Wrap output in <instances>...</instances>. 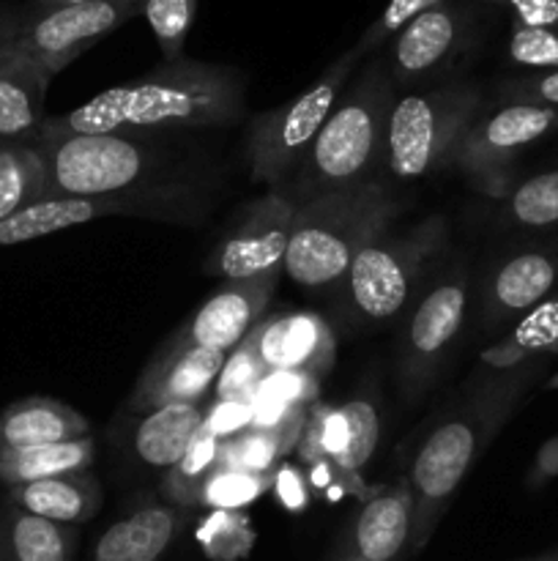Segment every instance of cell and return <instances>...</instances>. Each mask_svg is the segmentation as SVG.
Listing matches in <instances>:
<instances>
[{
  "instance_id": "obj_1",
  "label": "cell",
  "mask_w": 558,
  "mask_h": 561,
  "mask_svg": "<svg viewBox=\"0 0 558 561\" xmlns=\"http://www.w3.org/2000/svg\"><path fill=\"white\" fill-rule=\"evenodd\" d=\"M244 115V77L230 66L181 58L96 93L71 113L44 118L36 140L71 135L159 137L222 129Z\"/></svg>"
},
{
  "instance_id": "obj_2",
  "label": "cell",
  "mask_w": 558,
  "mask_h": 561,
  "mask_svg": "<svg viewBox=\"0 0 558 561\" xmlns=\"http://www.w3.org/2000/svg\"><path fill=\"white\" fill-rule=\"evenodd\" d=\"M383 53H375L345 85L304 162L295 170V206L310 197L372 181L386 151L388 115L397 102Z\"/></svg>"
},
{
  "instance_id": "obj_3",
  "label": "cell",
  "mask_w": 558,
  "mask_h": 561,
  "mask_svg": "<svg viewBox=\"0 0 558 561\" xmlns=\"http://www.w3.org/2000/svg\"><path fill=\"white\" fill-rule=\"evenodd\" d=\"M512 398L514 392L507 383H479L443 411L419 442L405 480L414 496V551H421L435 535L470 466L509 414Z\"/></svg>"
},
{
  "instance_id": "obj_4",
  "label": "cell",
  "mask_w": 558,
  "mask_h": 561,
  "mask_svg": "<svg viewBox=\"0 0 558 561\" xmlns=\"http://www.w3.org/2000/svg\"><path fill=\"white\" fill-rule=\"evenodd\" d=\"M394 214L397 203L392 192L375 179L299 203L284 272L295 285L310 290L342 285L361 247L383 233Z\"/></svg>"
},
{
  "instance_id": "obj_5",
  "label": "cell",
  "mask_w": 558,
  "mask_h": 561,
  "mask_svg": "<svg viewBox=\"0 0 558 561\" xmlns=\"http://www.w3.org/2000/svg\"><path fill=\"white\" fill-rule=\"evenodd\" d=\"M47 197H109L159 186L170 146L159 137L71 135L36 140Z\"/></svg>"
},
{
  "instance_id": "obj_6",
  "label": "cell",
  "mask_w": 558,
  "mask_h": 561,
  "mask_svg": "<svg viewBox=\"0 0 558 561\" xmlns=\"http://www.w3.org/2000/svg\"><path fill=\"white\" fill-rule=\"evenodd\" d=\"M479 110V91L468 82L397 93L383 151L392 179L419 181L449 168L460 135Z\"/></svg>"
},
{
  "instance_id": "obj_7",
  "label": "cell",
  "mask_w": 558,
  "mask_h": 561,
  "mask_svg": "<svg viewBox=\"0 0 558 561\" xmlns=\"http://www.w3.org/2000/svg\"><path fill=\"white\" fill-rule=\"evenodd\" d=\"M446 244V222L425 219L408 230H383L350 263L342 279L348 307L361 323L394 321L408 307L432 257Z\"/></svg>"
},
{
  "instance_id": "obj_8",
  "label": "cell",
  "mask_w": 558,
  "mask_h": 561,
  "mask_svg": "<svg viewBox=\"0 0 558 561\" xmlns=\"http://www.w3.org/2000/svg\"><path fill=\"white\" fill-rule=\"evenodd\" d=\"M359 60L361 55L348 49L304 93L290 99L282 107L255 115L246 131V159H249L252 179L263 184H279L299 170L317 131L337 107Z\"/></svg>"
},
{
  "instance_id": "obj_9",
  "label": "cell",
  "mask_w": 558,
  "mask_h": 561,
  "mask_svg": "<svg viewBox=\"0 0 558 561\" xmlns=\"http://www.w3.org/2000/svg\"><path fill=\"white\" fill-rule=\"evenodd\" d=\"M468 307V274L463 263L449 268L416 301L399 340V392L416 403L441 373L454 340L460 337Z\"/></svg>"
},
{
  "instance_id": "obj_10",
  "label": "cell",
  "mask_w": 558,
  "mask_h": 561,
  "mask_svg": "<svg viewBox=\"0 0 558 561\" xmlns=\"http://www.w3.org/2000/svg\"><path fill=\"white\" fill-rule=\"evenodd\" d=\"M479 5L481 0H443L410 20L386 44L383 58L397 91L427 88L457 66L476 38Z\"/></svg>"
},
{
  "instance_id": "obj_11",
  "label": "cell",
  "mask_w": 558,
  "mask_h": 561,
  "mask_svg": "<svg viewBox=\"0 0 558 561\" xmlns=\"http://www.w3.org/2000/svg\"><path fill=\"white\" fill-rule=\"evenodd\" d=\"M191 201L195 195L178 184L151 186V190L109 197H47V201L33 203L0 222V247L25 244V241L74 228V225L115 217V214L178 222V219H189Z\"/></svg>"
},
{
  "instance_id": "obj_12",
  "label": "cell",
  "mask_w": 558,
  "mask_h": 561,
  "mask_svg": "<svg viewBox=\"0 0 558 561\" xmlns=\"http://www.w3.org/2000/svg\"><path fill=\"white\" fill-rule=\"evenodd\" d=\"M146 0H91L53 11H25L20 47L58 75L71 60L142 14Z\"/></svg>"
},
{
  "instance_id": "obj_13",
  "label": "cell",
  "mask_w": 558,
  "mask_h": 561,
  "mask_svg": "<svg viewBox=\"0 0 558 561\" xmlns=\"http://www.w3.org/2000/svg\"><path fill=\"white\" fill-rule=\"evenodd\" d=\"M295 201L282 192H268L249 203L239 222L222 236L206 263V272L224 283L255 279L282 272L293 230Z\"/></svg>"
},
{
  "instance_id": "obj_14",
  "label": "cell",
  "mask_w": 558,
  "mask_h": 561,
  "mask_svg": "<svg viewBox=\"0 0 558 561\" xmlns=\"http://www.w3.org/2000/svg\"><path fill=\"white\" fill-rule=\"evenodd\" d=\"M556 126L558 110L545 104L507 102L487 115L476 113L468 129L460 135L449 168L463 170L476 181H492L498 179V170L509 157L545 137Z\"/></svg>"
},
{
  "instance_id": "obj_15",
  "label": "cell",
  "mask_w": 558,
  "mask_h": 561,
  "mask_svg": "<svg viewBox=\"0 0 558 561\" xmlns=\"http://www.w3.org/2000/svg\"><path fill=\"white\" fill-rule=\"evenodd\" d=\"M279 274L271 272L255 279H239V283H222V288L208 296L206 305L191 316L186 327L170 340L191 348H208L230 354L246 340V334L260 323L274 290H277Z\"/></svg>"
},
{
  "instance_id": "obj_16",
  "label": "cell",
  "mask_w": 558,
  "mask_h": 561,
  "mask_svg": "<svg viewBox=\"0 0 558 561\" xmlns=\"http://www.w3.org/2000/svg\"><path fill=\"white\" fill-rule=\"evenodd\" d=\"M381 425L370 400H348L334 409L315 411L306 416L304 433L299 438V455L310 463L328 466L339 474H353L370 463L377 447Z\"/></svg>"
},
{
  "instance_id": "obj_17",
  "label": "cell",
  "mask_w": 558,
  "mask_h": 561,
  "mask_svg": "<svg viewBox=\"0 0 558 561\" xmlns=\"http://www.w3.org/2000/svg\"><path fill=\"white\" fill-rule=\"evenodd\" d=\"M224 359L228 354L222 351L191 348L167 340V345L142 370L126 411L142 414L175 403H200L211 392Z\"/></svg>"
},
{
  "instance_id": "obj_18",
  "label": "cell",
  "mask_w": 558,
  "mask_h": 561,
  "mask_svg": "<svg viewBox=\"0 0 558 561\" xmlns=\"http://www.w3.org/2000/svg\"><path fill=\"white\" fill-rule=\"evenodd\" d=\"M249 343L268 373L295 370L323 378L337 356L332 327L315 312H282L260 321L249 332Z\"/></svg>"
},
{
  "instance_id": "obj_19",
  "label": "cell",
  "mask_w": 558,
  "mask_h": 561,
  "mask_svg": "<svg viewBox=\"0 0 558 561\" xmlns=\"http://www.w3.org/2000/svg\"><path fill=\"white\" fill-rule=\"evenodd\" d=\"M186 510L164 499L146 496L115 518L91 551V561H159L178 540Z\"/></svg>"
},
{
  "instance_id": "obj_20",
  "label": "cell",
  "mask_w": 558,
  "mask_h": 561,
  "mask_svg": "<svg viewBox=\"0 0 558 561\" xmlns=\"http://www.w3.org/2000/svg\"><path fill=\"white\" fill-rule=\"evenodd\" d=\"M414 540V496L408 482L377 493L350 526L348 559L397 561Z\"/></svg>"
},
{
  "instance_id": "obj_21",
  "label": "cell",
  "mask_w": 558,
  "mask_h": 561,
  "mask_svg": "<svg viewBox=\"0 0 558 561\" xmlns=\"http://www.w3.org/2000/svg\"><path fill=\"white\" fill-rule=\"evenodd\" d=\"M5 502L36 518L53 520V524L80 526L88 524L102 510L104 488L96 477L88 471L74 474L49 477V480L25 482V485L3 488Z\"/></svg>"
},
{
  "instance_id": "obj_22",
  "label": "cell",
  "mask_w": 558,
  "mask_h": 561,
  "mask_svg": "<svg viewBox=\"0 0 558 561\" xmlns=\"http://www.w3.org/2000/svg\"><path fill=\"white\" fill-rule=\"evenodd\" d=\"M126 414L135 420L129 431L135 458L148 469H159L164 474L184 458L191 438L197 436L206 420V409L200 403H175L142 411V414H131V411Z\"/></svg>"
},
{
  "instance_id": "obj_23",
  "label": "cell",
  "mask_w": 558,
  "mask_h": 561,
  "mask_svg": "<svg viewBox=\"0 0 558 561\" xmlns=\"http://www.w3.org/2000/svg\"><path fill=\"white\" fill-rule=\"evenodd\" d=\"M53 77L25 49L0 71V142H36Z\"/></svg>"
},
{
  "instance_id": "obj_24",
  "label": "cell",
  "mask_w": 558,
  "mask_h": 561,
  "mask_svg": "<svg viewBox=\"0 0 558 561\" xmlns=\"http://www.w3.org/2000/svg\"><path fill=\"white\" fill-rule=\"evenodd\" d=\"M82 436H91L85 416L53 398H25L0 414V449L42 447Z\"/></svg>"
},
{
  "instance_id": "obj_25",
  "label": "cell",
  "mask_w": 558,
  "mask_h": 561,
  "mask_svg": "<svg viewBox=\"0 0 558 561\" xmlns=\"http://www.w3.org/2000/svg\"><path fill=\"white\" fill-rule=\"evenodd\" d=\"M80 526L53 524L25 510L3 504L0 515V551L3 561H77Z\"/></svg>"
},
{
  "instance_id": "obj_26",
  "label": "cell",
  "mask_w": 558,
  "mask_h": 561,
  "mask_svg": "<svg viewBox=\"0 0 558 561\" xmlns=\"http://www.w3.org/2000/svg\"><path fill=\"white\" fill-rule=\"evenodd\" d=\"M93 458H96L93 436L60 444H42V447L0 449V488L88 471L93 466Z\"/></svg>"
},
{
  "instance_id": "obj_27",
  "label": "cell",
  "mask_w": 558,
  "mask_h": 561,
  "mask_svg": "<svg viewBox=\"0 0 558 561\" xmlns=\"http://www.w3.org/2000/svg\"><path fill=\"white\" fill-rule=\"evenodd\" d=\"M558 268L553 257L542 252L514 255L492 274L487 307L496 312H525L534 310L550 288L556 285Z\"/></svg>"
},
{
  "instance_id": "obj_28",
  "label": "cell",
  "mask_w": 558,
  "mask_h": 561,
  "mask_svg": "<svg viewBox=\"0 0 558 561\" xmlns=\"http://www.w3.org/2000/svg\"><path fill=\"white\" fill-rule=\"evenodd\" d=\"M47 201V164L36 142H0V222Z\"/></svg>"
},
{
  "instance_id": "obj_29",
  "label": "cell",
  "mask_w": 558,
  "mask_h": 561,
  "mask_svg": "<svg viewBox=\"0 0 558 561\" xmlns=\"http://www.w3.org/2000/svg\"><path fill=\"white\" fill-rule=\"evenodd\" d=\"M222 469V438L213 436L206 425L191 438L184 458L164 474L162 499L170 504L189 510L197 507L202 485Z\"/></svg>"
},
{
  "instance_id": "obj_30",
  "label": "cell",
  "mask_w": 558,
  "mask_h": 561,
  "mask_svg": "<svg viewBox=\"0 0 558 561\" xmlns=\"http://www.w3.org/2000/svg\"><path fill=\"white\" fill-rule=\"evenodd\" d=\"M295 444H299V438L284 436V433L249 427V431L222 442V469L274 477L279 458L288 455Z\"/></svg>"
},
{
  "instance_id": "obj_31",
  "label": "cell",
  "mask_w": 558,
  "mask_h": 561,
  "mask_svg": "<svg viewBox=\"0 0 558 561\" xmlns=\"http://www.w3.org/2000/svg\"><path fill=\"white\" fill-rule=\"evenodd\" d=\"M195 14L197 0H146L142 3L140 16H146L148 27L156 36L164 64L184 58V47L191 25H195Z\"/></svg>"
},
{
  "instance_id": "obj_32",
  "label": "cell",
  "mask_w": 558,
  "mask_h": 561,
  "mask_svg": "<svg viewBox=\"0 0 558 561\" xmlns=\"http://www.w3.org/2000/svg\"><path fill=\"white\" fill-rule=\"evenodd\" d=\"M512 219L528 228H545L558 222V170L523 181L509 197Z\"/></svg>"
},
{
  "instance_id": "obj_33",
  "label": "cell",
  "mask_w": 558,
  "mask_h": 561,
  "mask_svg": "<svg viewBox=\"0 0 558 561\" xmlns=\"http://www.w3.org/2000/svg\"><path fill=\"white\" fill-rule=\"evenodd\" d=\"M274 477L263 474H246V471L219 469L211 480L202 485L197 507H213V510H239L260 499L268 491Z\"/></svg>"
},
{
  "instance_id": "obj_34",
  "label": "cell",
  "mask_w": 558,
  "mask_h": 561,
  "mask_svg": "<svg viewBox=\"0 0 558 561\" xmlns=\"http://www.w3.org/2000/svg\"><path fill=\"white\" fill-rule=\"evenodd\" d=\"M266 367L257 359L255 348L249 343V334H246L244 343L239 348H233L224 359L222 370H219L217 381H213V403L217 400H252L257 383L266 376Z\"/></svg>"
},
{
  "instance_id": "obj_35",
  "label": "cell",
  "mask_w": 558,
  "mask_h": 561,
  "mask_svg": "<svg viewBox=\"0 0 558 561\" xmlns=\"http://www.w3.org/2000/svg\"><path fill=\"white\" fill-rule=\"evenodd\" d=\"M443 3V0H388L386 9L381 11L375 22L361 33V38L356 42V53L364 58V55L377 53V49L386 47L410 20H416L419 14L430 11L432 5Z\"/></svg>"
},
{
  "instance_id": "obj_36",
  "label": "cell",
  "mask_w": 558,
  "mask_h": 561,
  "mask_svg": "<svg viewBox=\"0 0 558 561\" xmlns=\"http://www.w3.org/2000/svg\"><path fill=\"white\" fill-rule=\"evenodd\" d=\"M509 60L525 69H558V27L514 25L509 36Z\"/></svg>"
},
{
  "instance_id": "obj_37",
  "label": "cell",
  "mask_w": 558,
  "mask_h": 561,
  "mask_svg": "<svg viewBox=\"0 0 558 561\" xmlns=\"http://www.w3.org/2000/svg\"><path fill=\"white\" fill-rule=\"evenodd\" d=\"M317 392H321V378L317 376H310V373H295V370H274L263 376V381L257 383L252 400L293 405V409H306V403L315 400Z\"/></svg>"
},
{
  "instance_id": "obj_38",
  "label": "cell",
  "mask_w": 558,
  "mask_h": 561,
  "mask_svg": "<svg viewBox=\"0 0 558 561\" xmlns=\"http://www.w3.org/2000/svg\"><path fill=\"white\" fill-rule=\"evenodd\" d=\"M558 343V299L536 305L523 323L514 329L512 345L518 351H542Z\"/></svg>"
},
{
  "instance_id": "obj_39",
  "label": "cell",
  "mask_w": 558,
  "mask_h": 561,
  "mask_svg": "<svg viewBox=\"0 0 558 561\" xmlns=\"http://www.w3.org/2000/svg\"><path fill=\"white\" fill-rule=\"evenodd\" d=\"M252 420H255V403H252V400H217V403L206 411L202 425H206L213 436L228 442V438L249 431Z\"/></svg>"
},
{
  "instance_id": "obj_40",
  "label": "cell",
  "mask_w": 558,
  "mask_h": 561,
  "mask_svg": "<svg viewBox=\"0 0 558 561\" xmlns=\"http://www.w3.org/2000/svg\"><path fill=\"white\" fill-rule=\"evenodd\" d=\"M503 96L509 102H528V104H545V107H558V69L542 71V75L520 77V80H509L503 85Z\"/></svg>"
},
{
  "instance_id": "obj_41",
  "label": "cell",
  "mask_w": 558,
  "mask_h": 561,
  "mask_svg": "<svg viewBox=\"0 0 558 561\" xmlns=\"http://www.w3.org/2000/svg\"><path fill=\"white\" fill-rule=\"evenodd\" d=\"M481 3L512 11L514 25L558 27V0H481Z\"/></svg>"
},
{
  "instance_id": "obj_42",
  "label": "cell",
  "mask_w": 558,
  "mask_h": 561,
  "mask_svg": "<svg viewBox=\"0 0 558 561\" xmlns=\"http://www.w3.org/2000/svg\"><path fill=\"white\" fill-rule=\"evenodd\" d=\"M22 22H25V11L5 9V5H0V47L9 42H14V38H20Z\"/></svg>"
},
{
  "instance_id": "obj_43",
  "label": "cell",
  "mask_w": 558,
  "mask_h": 561,
  "mask_svg": "<svg viewBox=\"0 0 558 561\" xmlns=\"http://www.w3.org/2000/svg\"><path fill=\"white\" fill-rule=\"evenodd\" d=\"M274 480H277V488L279 491H282V496H284V502L290 504V507H299V504H304V493L299 491V480H295L293 474H290V471H284V480H279L277 474H274Z\"/></svg>"
},
{
  "instance_id": "obj_44",
  "label": "cell",
  "mask_w": 558,
  "mask_h": 561,
  "mask_svg": "<svg viewBox=\"0 0 558 561\" xmlns=\"http://www.w3.org/2000/svg\"><path fill=\"white\" fill-rule=\"evenodd\" d=\"M77 3H91V0H27L25 11H53V9H63V5H77Z\"/></svg>"
},
{
  "instance_id": "obj_45",
  "label": "cell",
  "mask_w": 558,
  "mask_h": 561,
  "mask_svg": "<svg viewBox=\"0 0 558 561\" xmlns=\"http://www.w3.org/2000/svg\"><path fill=\"white\" fill-rule=\"evenodd\" d=\"M20 53H22V47H20V42H16V38H14V42L3 44V47H0V71H3L5 66H9L11 60H14Z\"/></svg>"
},
{
  "instance_id": "obj_46",
  "label": "cell",
  "mask_w": 558,
  "mask_h": 561,
  "mask_svg": "<svg viewBox=\"0 0 558 561\" xmlns=\"http://www.w3.org/2000/svg\"><path fill=\"white\" fill-rule=\"evenodd\" d=\"M3 504H5V496H3V488H0V515H3ZM0 561H3V551H0Z\"/></svg>"
},
{
  "instance_id": "obj_47",
  "label": "cell",
  "mask_w": 558,
  "mask_h": 561,
  "mask_svg": "<svg viewBox=\"0 0 558 561\" xmlns=\"http://www.w3.org/2000/svg\"><path fill=\"white\" fill-rule=\"evenodd\" d=\"M531 561H558V557H542V559H531Z\"/></svg>"
},
{
  "instance_id": "obj_48",
  "label": "cell",
  "mask_w": 558,
  "mask_h": 561,
  "mask_svg": "<svg viewBox=\"0 0 558 561\" xmlns=\"http://www.w3.org/2000/svg\"><path fill=\"white\" fill-rule=\"evenodd\" d=\"M345 561H359V559H345Z\"/></svg>"
}]
</instances>
